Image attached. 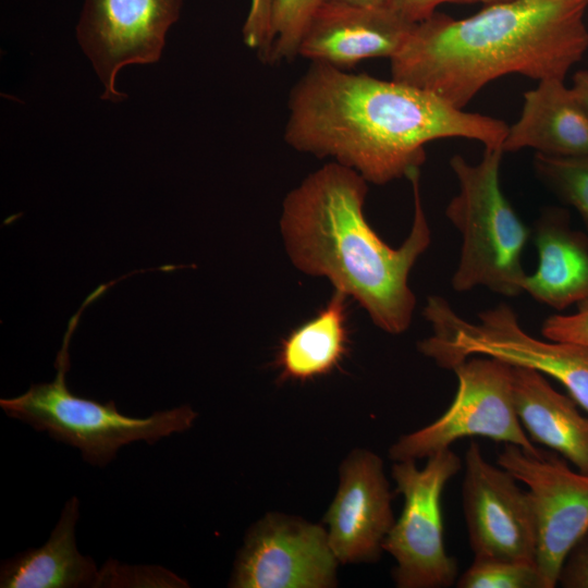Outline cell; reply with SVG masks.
<instances>
[{
	"mask_svg": "<svg viewBox=\"0 0 588 588\" xmlns=\"http://www.w3.org/2000/svg\"><path fill=\"white\" fill-rule=\"evenodd\" d=\"M275 0H250V8L242 33L245 45L267 62L271 45V21Z\"/></svg>",
	"mask_w": 588,
	"mask_h": 588,
	"instance_id": "obj_24",
	"label": "cell"
},
{
	"mask_svg": "<svg viewBox=\"0 0 588 588\" xmlns=\"http://www.w3.org/2000/svg\"><path fill=\"white\" fill-rule=\"evenodd\" d=\"M558 584L564 588H588V532L568 553Z\"/></svg>",
	"mask_w": 588,
	"mask_h": 588,
	"instance_id": "obj_26",
	"label": "cell"
},
{
	"mask_svg": "<svg viewBox=\"0 0 588 588\" xmlns=\"http://www.w3.org/2000/svg\"><path fill=\"white\" fill-rule=\"evenodd\" d=\"M512 383L516 412L530 440L588 474V416L578 404L532 368L512 366Z\"/></svg>",
	"mask_w": 588,
	"mask_h": 588,
	"instance_id": "obj_17",
	"label": "cell"
},
{
	"mask_svg": "<svg viewBox=\"0 0 588 588\" xmlns=\"http://www.w3.org/2000/svg\"><path fill=\"white\" fill-rule=\"evenodd\" d=\"M74 331L72 326L66 329L52 381L33 384L21 395L0 400L8 416L77 448L85 462L99 467L109 464L119 449L131 442L143 440L154 444L192 427L198 414L188 405L137 418L120 413L113 401L99 403L73 394L66 384V372L69 343Z\"/></svg>",
	"mask_w": 588,
	"mask_h": 588,
	"instance_id": "obj_5",
	"label": "cell"
},
{
	"mask_svg": "<svg viewBox=\"0 0 588 588\" xmlns=\"http://www.w3.org/2000/svg\"><path fill=\"white\" fill-rule=\"evenodd\" d=\"M347 296L334 290L327 305L282 342L279 366L283 378L308 380L330 372L347 345Z\"/></svg>",
	"mask_w": 588,
	"mask_h": 588,
	"instance_id": "obj_19",
	"label": "cell"
},
{
	"mask_svg": "<svg viewBox=\"0 0 588 588\" xmlns=\"http://www.w3.org/2000/svg\"><path fill=\"white\" fill-rule=\"evenodd\" d=\"M525 148L553 157L588 156V114L565 79L539 81L524 94L520 115L509 126L502 150Z\"/></svg>",
	"mask_w": 588,
	"mask_h": 588,
	"instance_id": "obj_15",
	"label": "cell"
},
{
	"mask_svg": "<svg viewBox=\"0 0 588 588\" xmlns=\"http://www.w3.org/2000/svg\"><path fill=\"white\" fill-rule=\"evenodd\" d=\"M327 0H275L272 12V45L267 63L298 57L302 38L311 19Z\"/></svg>",
	"mask_w": 588,
	"mask_h": 588,
	"instance_id": "obj_21",
	"label": "cell"
},
{
	"mask_svg": "<svg viewBox=\"0 0 588 588\" xmlns=\"http://www.w3.org/2000/svg\"><path fill=\"white\" fill-rule=\"evenodd\" d=\"M538 266L527 274L523 292L562 310L588 301V237L569 225L568 212L546 209L535 224Z\"/></svg>",
	"mask_w": 588,
	"mask_h": 588,
	"instance_id": "obj_16",
	"label": "cell"
},
{
	"mask_svg": "<svg viewBox=\"0 0 588 588\" xmlns=\"http://www.w3.org/2000/svg\"><path fill=\"white\" fill-rule=\"evenodd\" d=\"M452 370L457 379L453 402L433 422L400 437L389 449L392 461L427 458L469 437L489 438L532 454L540 453L541 449L530 440L516 412L512 365L477 355Z\"/></svg>",
	"mask_w": 588,
	"mask_h": 588,
	"instance_id": "obj_8",
	"label": "cell"
},
{
	"mask_svg": "<svg viewBox=\"0 0 588 588\" xmlns=\"http://www.w3.org/2000/svg\"><path fill=\"white\" fill-rule=\"evenodd\" d=\"M587 8L588 0H507L460 20L436 12L390 59L391 76L460 109L509 74L565 79L588 49Z\"/></svg>",
	"mask_w": 588,
	"mask_h": 588,
	"instance_id": "obj_3",
	"label": "cell"
},
{
	"mask_svg": "<svg viewBox=\"0 0 588 588\" xmlns=\"http://www.w3.org/2000/svg\"><path fill=\"white\" fill-rule=\"evenodd\" d=\"M507 130L502 120L456 108L429 90L311 62L290 91L284 140L383 185L419 169L432 140L502 147Z\"/></svg>",
	"mask_w": 588,
	"mask_h": 588,
	"instance_id": "obj_1",
	"label": "cell"
},
{
	"mask_svg": "<svg viewBox=\"0 0 588 588\" xmlns=\"http://www.w3.org/2000/svg\"><path fill=\"white\" fill-rule=\"evenodd\" d=\"M462 505L475 559L536 563L537 525L527 490L488 462L471 441L464 456Z\"/></svg>",
	"mask_w": 588,
	"mask_h": 588,
	"instance_id": "obj_10",
	"label": "cell"
},
{
	"mask_svg": "<svg viewBox=\"0 0 588 588\" xmlns=\"http://www.w3.org/2000/svg\"><path fill=\"white\" fill-rule=\"evenodd\" d=\"M497 464L527 487L537 525L536 565L546 588L558 585L568 553L588 532V474L553 451L503 444Z\"/></svg>",
	"mask_w": 588,
	"mask_h": 588,
	"instance_id": "obj_9",
	"label": "cell"
},
{
	"mask_svg": "<svg viewBox=\"0 0 588 588\" xmlns=\"http://www.w3.org/2000/svg\"><path fill=\"white\" fill-rule=\"evenodd\" d=\"M422 314L432 334L418 343V350L438 366L452 370L468 357L481 355L532 368L561 383L588 413L586 348L528 334L506 304L479 313L474 322L461 317L446 299L432 295Z\"/></svg>",
	"mask_w": 588,
	"mask_h": 588,
	"instance_id": "obj_6",
	"label": "cell"
},
{
	"mask_svg": "<svg viewBox=\"0 0 588 588\" xmlns=\"http://www.w3.org/2000/svg\"><path fill=\"white\" fill-rule=\"evenodd\" d=\"M461 468L462 461L451 448L427 457L422 468L413 460L394 462L392 477L404 505L382 548L395 560L393 579L399 588L455 585L458 567L445 549L441 500Z\"/></svg>",
	"mask_w": 588,
	"mask_h": 588,
	"instance_id": "obj_7",
	"label": "cell"
},
{
	"mask_svg": "<svg viewBox=\"0 0 588 588\" xmlns=\"http://www.w3.org/2000/svg\"><path fill=\"white\" fill-rule=\"evenodd\" d=\"M327 1L352 5V7H359V8H371V9L390 8V0H327Z\"/></svg>",
	"mask_w": 588,
	"mask_h": 588,
	"instance_id": "obj_29",
	"label": "cell"
},
{
	"mask_svg": "<svg viewBox=\"0 0 588 588\" xmlns=\"http://www.w3.org/2000/svg\"><path fill=\"white\" fill-rule=\"evenodd\" d=\"M502 147H485L481 160L470 163L461 155L450 160L457 194L445 216L462 235L452 287L466 292L476 286L507 297L523 293L527 273L522 256L529 230L518 218L500 186Z\"/></svg>",
	"mask_w": 588,
	"mask_h": 588,
	"instance_id": "obj_4",
	"label": "cell"
},
{
	"mask_svg": "<svg viewBox=\"0 0 588 588\" xmlns=\"http://www.w3.org/2000/svg\"><path fill=\"white\" fill-rule=\"evenodd\" d=\"M181 7L182 0H84L76 37L103 85L102 100L126 98L115 88L123 66L160 59Z\"/></svg>",
	"mask_w": 588,
	"mask_h": 588,
	"instance_id": "obj_12",
	"label": "cell"
},
{
	"mask_svg": "<svg viewBox=\"0 0 588 588\" xmlns=\"http://www.w3.org/2000/svg\"><path fill=\"white\" fill-rule=\"evenodd\" d=\"M507 0H390V9L405 21L416 24L427 20L444 3H483L486 5Z\"/></svg>",
	"mask_w": 588,
	"mask_h": 588,
	"instance_id": "obj_27",
	"label": "cell"
},
{
	"mask_svg": "<svg viewBox=\"0 0 588 588\" xmlns=\"http://www.w3.org/2000/svg\"><path fill=\"white\" fill-rule=\"evenodd\" d=\"M539 179L564 203L573 206L588 228V156L553 157L536 154Z\"/></svg>",
	"mask_w": 588,
	"mask_h": 588,
	"instance_id": "obj_20",
	"label": "cell"
},
{
	"mask_svg": "<svg viewBox=\"0 0 588 588\" xmlns=\"http://www.w3.org/2000/svg\"><path fill=\"white\" fill-rule=\"evenodd\" d=\"M414 25L390 8L327 1L306 28L298 57L343 70L367 59L390 60L403 47Z\"/></svg>",
	"mask_w": 588,
	"mask_h": 588,
	"instance_id": "obj_14",
	"label": "cell"
},
{
	"mask_svg": "<svg viewBox=\"0 0 588 588\" xmlns=\"http://www.w3.org/2000/svg\"><path fill=\"white\" fill-rule=\"evenodd\" d=\"M338 564L321 525L270 513L246 534L229 586L331 588L336 585Z\"/></svg>",
	"mask_w": 588,
	"mask_h": 588,
	"instance_id": "obj_11",
	"label": "cell"
},
{
	"mask_svg": "<svg viewBox=\"0 0 588 588\" xmlns=\"http://www.w3.org/2000/svg\"><path fill=\"white\" fill-rule=\"evenodd\" d=\"M457 588H546L536 563L475 559L458 575Z\"/></svg>",
	"mask_w": 588,
	"mask_h": 588,
	"instance_id": "obj_22",
	"label": "cell"
},
{
	"mask_svg": "<svg viewBox=\"0 0 588 588\" xmlns=\"http://www.w3.org/2000/svg\"><path fill=\"white\" fill-rule=\"evenodd\" d=\"M186 587L185 580L157 566L122 565L108 561L100 569L98 587Z\"/></svg>",
	"mask_w": 588,
	"mask_h": 588,
	"instance_id": "obj_23",
	"label": "cell"
},
{
	"mask_svg": "<svg viewBox=\"0 0 588 588\" xmlns=\"http://www.w3.org/2000/svg\"><path fill=\"white\" fill-rule=\"evenodd\" d=\"M406 177L412 184L414 218L399 248L382 241L366 219L368 182L334 161L311 172L286 194L280 218L293 266L307 275L328 279L390 334L403 333L411 326L416 297L409 273L431 242L419 169Z\"/></svg>",
	"mask_w": 588,
	"mask_h": 588,
	"instance_id": "obj_2",
	"label": "cell"
},
{
	"mask_svg": "<svg viewBox=\"0 0 588 588\" xmlns=\"http://www.w3.org/2000/svg\"><path fill=\"white\" fill-rule=\"evenodd\" d=\"M79 502L72 497L47 542L2 562V588H79L98 587L100 569L89 556L79 553L75 526Z\"/></svg>",
	"mask_w": 588,
	"mask_h": 588,
	"instance_id": "obj_18",
	"label": "cell"
},
{
	"mask_svg": "<svg viewBox=\"0 0 588 588\" xmlns=\"http://www.w3.org/2000/svg\"><path fill=\"white\" fill-rule=\"evenodd\" d=\"M330 547L339 563H369L379 559L395 519L383 462L358 449L340 468V485L324 516Z\"/></svg>",
	"mask_w": 588,
	"mask_h": 588,
	"instance_id": "obj_13",
	"label": "cell"
},
{
	"mask_svg": "<svg viewBox=\"0 0 588 588\" xmlns=\"http://www.w3.org/2000/svg\"><path fill=\"white\" fill-rule=\"evenodd\" d=\"M541 333L544 339L576 344L588 351V301L579 303L574 314L548 317Z\"/></svg>",
	"mask_w": 588,
	"mask_h": 588,
	"instance_id": "obj_25",
	"label": "cell"
},
{
	"mask_svg": "<svg viewBox=\"0 0 588 588\" xmlns=\"http://www.w3.org/2000/svg\"><path fill=\"white\" fill-rule=\"evenodd\" d=\"M571 87L588 114V68L578 70L573 75Z\"/></svg>",
	"mask_w": 588,
	"mask_h": 588,
	"instance_id": "obj_28",
	"label": "cell"
}]
</instances>
